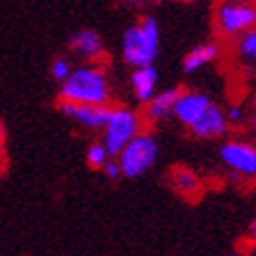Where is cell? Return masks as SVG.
<instances>
[{"instance_id": "6da1fadb", "label": "cell", "mask_w": 256, "mask_h": 256, "mask_svg": "<svg viewBox=\"0 0 256 256\" xmlns=\"http://www.w3.org/2000/svg\"><path fill=\"white\" fill-rule=\"evenodd\" d=\"M112 88L103 68L86 63L74 68L70 76L59 84V101L80 105H110Z\"/></svg>"}, {"instance_id": "7a4b0ae2", "label": "cell", "mask_w": 256, "mask_h": 256, "mask_svg": "<svg viewBox=\"0 0 256 256\" xmlns=\"http://www.w3.org/2000/svg\"><path fill=\"white\" fill-rule=\"evenodd\" d=\"M160 24L154 15H145L122 34V59L132 70L154 66L160 55Z\"/></svg>"}, {"instance_id": "3957f363", "label": "cell", "mask_w": 256, "mask_h": 256, "mask_svg": "<svg viewBox=\"0 0 256 256\" xmlns=\"http://www.w3.org/2000/svg\"><path fill=\"white\" fill-rule=\"evenodd\" d=\"M143 132V116L130 108H112L110 118L101 130V145L110 158H116L122 149Z\"/></svg>"}, {"instance_id": "277c9868", "label": "cell", "mask_w": 256, "mask_h": 256, "mask_svg": "<svg viewBox=\"0 0 256 256\" xmlns=\"http://www.w3.org/2000/svg\"><path fill=\"white\" fill-rule=\"evenodd\" d=\"M158 156H160L158 138L152 132L143 130L116 156V160H118V164H120L122 176L138 178V176H143L149 168H154V164L158 162Z\"/></svg>"}, {"instance_id": "5b68a950", "label": "cell", "mask_w": 256, "mask_h": 256, "mask_svg": "<svg viewBox=\"0 0 256 256\" xmlns=\"http://www.w3.org/2000/svg\"><path fill=\"white\" fill-rule=\"evenodd\" d=\"M214 26L225 38L242 36L256 28V4L248 0H220L214 8Z\"/></svg>"}, {"instance_id": "8992f818", "label": "cell", "mask_w": 256, "mask_h": 256, "mask_svg": "<svg viewBox=\"0 0 256 256\" xmlns=\"http://www.w3.org/2000/svg\"><path fill=\"white\" fill-rule=\"evenodd\" d=\"M218 160L233 174L254 178L256 176V145L248 141H225L218 149Z\"/></svg>"}, {"instance_id": "52a82bcc", "label": "cell", "mask_w": 256, "mask_h": 256, "mask_svg": "<svg viewBox=\"0 0 256 256\" xmlns=\"http://www.w3.org/2000/svg\"><path fill=\"white\" fill-rule=\"evenodd\" d=\"M57 110L66 116L68 120L76 122L78 126L86 128V130H103L105 122L110 118L112 105H80L70 101H59Z\"/></svg>"}, {"instance_id": "ba28073f", "label": "cell", "mask_w": 256, "mask_h": 256, "mask_svg": "<svg viewBox=\"0 0 256 256\" xmlns=\"http://www.w3.org/2000/svg\"><path fill=\"white\" fill-rule=\"evenodd\" d=\"M212 103L214 101L210 99V94L202 90H180L172 108V118L185 128H189L204 116V112Z\"/></svg>"}, {"instance_id": "9c48e42d", "label": "cell", "mask_w": 256, "mask_h": 256, "mask_svg": "<svg viewBox=\"0 0 256 256\" xmlns=\"http://www.w3.org/2000/svg\"><path fill=\"white\" fill-rule=\"evenodd\" d=\"M227 130H229V122H227L225 110L216 103H212L210 108L204 112V116H202L196 124L189 126V132L196 138H204V141H212V138L225 136Z\"/></svg>"}, {"instance_id": "30bf717a", "label": "cell", "mask_w": 256, "mask_h": 256, "mask_svg": "<svg viewBox=\"0 0 256 256\" xmlns=\"http://www.w3.org/2000/svg\"><path fill=\"white\" fill-rule=\"evenodd\" d=\"M70 50L76 57L88 61V63H94L105 55V44H103V38L99 36V32H94L90 28H82L76 34H72Z\"/></svg>"}, {"instance_id": "8fae6325", "label": "cell", "mask_w": 256, "mask_h": 256, "mask_svg": "<svg viewBox=\"0 0 256 256\" xmlns=\"http://www.w3.org/2000/svg\"><path fill=\"white\" fill-rule=\"evenodd\" d=\"M158 80L160 74L156 66H145V68H134L130 74V88L138 103H149L152 97L158 92Z\"/></svg>"}, {"instance_id": "7c38bea8", "label": "cell", "mask_w": 256, "mask_h": 256, "mask_svg": "<svg viewBox=\"0 0 256 256\" xmlns=\"http://www.w3.org/2000/svg\"><path fill=\"white\" fill-rule=\"evenodd\" d=\"M178 92H180V88H166V90L156 92L152 101L145 103V118L154 124L168 120L170 116H172V108H174Z\"/></svg>"}, {"instance_id": "4fadbf2b", "label": "cell", "mask_w": 256, "mask_h": 256, "mask_svg": "<svg viewBox=\"0 0 256 256\" xmlns=\"http://www.w3.org/2000/svg\"><path fill=\"white\" fill-rule=\"evenodd\" d=\"M220 55V48L216 42H202L196 44L187 55L183 57V72L185 74H196L200 70H204L210 63H214Z\"/></svg>"}, {"instance_id": "5bb4252c", "label": "cell", "mask_w": 256, "mask_h": 256, "mask_svg": "<svg viewBox=\"0 0 256 256\" xmlns=\"http://www.w3.org/2000/svg\"><path fill=\"white\" fill-rule=\"evenodd\" d=\"M172 185L178 194H183V196H194L202 187L198 174L187 166H176L172 170Z\"/></svg>"}, {"instance_id": "9a60e30c", "label": "cell", "mask_w": 256, "mask_h": 256, "mask_svg": "<svg viewBox=\"0 0 256 256\" xmlns=\"http://www.w3.org/2000/svg\"><path fill=\"white\" fill-rule=\"evenodd\" d=\"M236 55L248 66H256V28L236 38Z\"/></svg>"}, {"instance_id": "2e32d148", "label": "cell", "mask_w": 256, "mask_h": 256, "mask_svg": "<svg viewBox=\"0 0 256 256\" xmlns=\"http://www.w3.org/2000/svg\"><path fill=\"white\" fill-rule=\"evenodd\" d=\"M72 70H74V66H72V61L68 59V57H55L50 61V68H48V74H50V78L55 80V82H63L66 80L70 74H72Z\"/></svg>"}, {"instance_id": "e0dca14e", "label": "cell", "mask_w": 256, "mask_h": 256, "mask_svg": "<svg viewBox=\"0 0 256 256\" xmlns=\"http://www.w3.org/2000/svg\"><path fill=\"white\" fill-rule=\"evenodd\" d=\"M110 160V154L105 152V147L99 143H90L88 149H86V164L94 170H101V166Z\"/></svg>"}, {"instance_id": "ac0fdd59", "label": "cell", "mask_w": 256, "mask_h": 256, "mask_svg": "<svg viewBox=\"0 0 256 256\" xmlns=\"http://www.w3.org/2000/svg\"><path fill=\"white\" fill-rule=\"evenodd\" d=\"M101 170H103V174L108 176L110 180H118L120 176H122V170H120V164H118V160L116 158H110L108 162H105L103 166H101Z\"/></svg>"}, {"instance_id": "d6986e66", "label": "cell", "mask_w": 256, "mask_h": 256, "mask_svg": "<svg viewBox=\"0 0 256 256\" xmlns=\"http://www.w3.org/2000/svg\"><path fill=\"white\" fill-rule=\"evenodd\" d=\"M225 116H227V122L229 124H242L244 122V110L238 108V105H233V108L225 110Z\"/></svg>"}, {"instance_id": "ffe728a7", "label": "cell", "mask_w": 256, "mask_h": 256, "mask_svg": "<svg viewBox=\"0 0 256 256\" xmlns=\"http://www.w3.org/2000/svg\"><path fill=\"white\" fill-rule=\"evenodd\" d=\"M120 4H124V6H130V8H134V6H143L147 0H118Z\"/></svg>"}, {"instance_id": "44dd1931", "label": "cell", "mask_w": 256, "mask_h": 256, "mask_svg": "<svg viewBox=\"0 0 256 256\" xmlns=\"http://www.w3.org/2000/svg\"><path fill=\"white\" fill-rule=\"evenodd\" d=\"M4 143H6V130H4L2 120H0V154L4 152Z\"/></svg>"}, {"instance_id": "7402d4cb", "label": "cell", "mask_w": 256, "mask_h": 256, "mask_svg": "<svg viewBox=\"0 0 256 256\" xmlns=\"http://www.w3.org/2000/svg\"><path fill=\"white\" fill-rule=\"evenodd\" d=\"M250 238L256 242V216H254V220L250 222Z\"/></svg>"}, {"instance_id": "603a6c76", "label": "cell", "mask_w": 256, "mask_h": 256, "mask_svg": "<svg viewBox=\"0 0 256 256\" xmlns=\"http://www.w3.org/2000/svg\"><path fill=\"white\" fill-rule=\"evenodd\" d=\"M172 2H198V0H172Z\"/></svg>"}, {"instance_id": "cb8c5ba5", "label": "cell", "mask_w": 256, "mask_h": 256, "mask_svg": "<svg viewBox=\"0 0 256 256\" xmlns=\"http://www.w3.org/2000/svg\"><path fill=\"white\" fill-rule=\"evenodd\" d=\"M229 256H242V254H240V252H231Z\"/></svg>"}]
</instances>
